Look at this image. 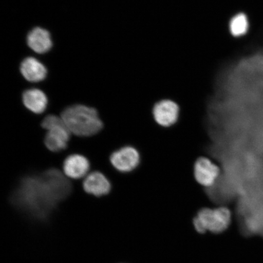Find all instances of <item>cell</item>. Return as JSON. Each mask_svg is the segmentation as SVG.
<instances>
[{"mask_svg":"<svg viewBox=\"0 0 263 263\" xmlns=\"http://www.w3.org/2000/svg\"><path fill=\"white\" fill-rule=\"evenodd\" d=\"M71 183L60 171L52 168L22 178L13 192L11 202L33 218L45 220L70 195Z\"/></svg>","mask_w":263,"mask_h":263,"instance_id":"cell-1","label":"cell"},{"mask_svg":"<svg viewBox=\"0 0 263 263\" xmlns=\"http://www.w3.org/2000/svg\"><path fill=\"white\" fill-rule=\"evenodd\" d=\"M61 118L70 133L79 137L93 136L103 128L97 110L84 105H73L66 108Z\"/></svg>","mask_w":263,"mask_h":263,"instance_id":"cell-2","label":"cell"},{"mask_svg":"<svg viewBox=\"0 0 263 263\" xmlns=\"http://www.w3.org/2000/svg\"><path fill=\"white\" fill-rule=\"evenodd\" d=\"M232 222V213L226 206L200 210L193 219V225L199 234L210 232L219 234L228 229Z\"/></svg>","mask_w":263,"mask_h":263,"instance_id":"cell-3","label":"cell"},{"mask_svg":"<svg viewBox=\"0 0 263 263\" xmlns=\"http://www.w3.org/2000/svg\"><path fill=\"white\" fill-rule=\"evenodd\" d=\"M42 127L48 130L44 142L49 151L58 153L67 147L71 133L61 117L48 115L42 121Z\"/></svg>","mask_w":263,"mask_h":263,"instance_id":"cell-4","label":"cell"},{"mask_svg":"<svg viewBox=\"0 0 263 263\" xmlns=\"http://www.w3.org/2000/svg\"><path fill=\"white\" fill-rule=\"evenodd\" d=\"M110 161L118 172L127 173L136 170L140 162L139 151L133 146H124L111 154Z\"/></svg>","mask_w":263,"mask_h":263,"instance_id":"cell-5","label":"cell"},{"mask_svg":"<svg viewBox=\"0 0 263 263\" xmlns=\"http://www.w3.org/2000/svg\"><path fill=\"white\" fill-rule=\"evenodd\" d=\"M180 108L176 102L171 100H161L154 105L153 116L156 123L161 127H169L178 121Z\"/></svg>","mask_w":263,"mask_h":263,"instance_id":"cell-6","label":"cell"},{"mask_svg":"<svg viewBox=\"0 0 263 263\" xmlns=\"http://www.w3.org/2000/svg\"><path fill=\"white\" fill-rule=\"evenodd\" d=\"M219 167L206 157H200L194 166V176L197 182L205 187L215 185L220 176Z\"/></svg>","mask_w":263,"mask_h":263,"instance_id":"cell-7","label":"cell"},{"mask_svg":"<svg viewBox=\"0 0 263 263\" xmlns=\"http://www.w3.org/2000/svg\"><path fill=\"white\" fill-rule=\"evenodd\" d=\"M85 192L96 197L107 195L111 189V183L100 172H92L85 177L83 182Z\"/></svg>","mask_w":263,"mask_h":263,"instance_id":"cell-8","label":"cell"},{"mask_svg":"<svg viewBox=\"0 0 263 263\" xmlns=\"http://www.w3.org/2000/svg\"><path fill=\"white\" fill-rule=\"evenodd\" d=\"M63 170L66 176L73 179H81L89 172V161L83 156L73 154L64 160Z\"/></svg>","mask_w":263,"mask_h":263,"instance_id":"cell-9","label":"cell"},{"mask_svg":"<svg viewBox=\"0 0 263 263\" xmlns=\"http://www.w3.org/2000/svg\"><path fill=\"white\" fill-rule=\"evenodd\" d=\"M27 44L33 51L44 54L52 48V42L49 32L45 29L35 28L27 36Z\"/></svg>","mask_w":263,"mask_h":263,"instance_id":"cell-10","label":"cell"},{"mask_svg":"<svg viewBox=\"0 0 263 263\" xmlns=\"http://www.w3.org/2000/svg\"><path fill=\"white\" fill-rule=\"evenodd\" d=\"M21 71L26 80L32 82L44 80L47 74V68L34 58L24 59L21 65Z\"/></svg>","mask_w":263,"mask_h":263,"instance_id":"cell-11","label":"cell"},{"mask_svg":"<svg viewBox=\"0 0 263 263\" xmlns=\"http://www.w3.org/2000/svg\"><path fill=\"white\" fill-rule=\"evenodd\" d=\"M22 100L25 106L33 113L41 114L47 109L48 98L44 92L37 88H32L24 91Z\"/></svg>","mask_w":263,"mask_h":263,"instance_id":"cell-12","label":"cell"},{"mask_svg":"<svg viewBox=\"0 0 263 263\" xmlns=\"http://www.w3.org/2000/svg\"><path fill=\"white\" fill-rule=\"evenodd\" d=\"M249 21L248 16L243 13L233 16L229 22V29L234 37H241L248 31Z\"/></svg>","mask_w":263,"mask_h":263,"instance_id":"cell-13","label":"cell"}]
</instances>
